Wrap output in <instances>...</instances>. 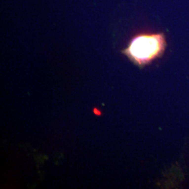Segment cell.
Wrapping results in <instances>:
<instances>
[{"label": "cell", "instance_id": "cell-1", "mask_svg": "<svg viewBox=\"0 0 189 189\" xmlns=\"http://www.w3.org/2000/svg\"><path fill=\"white\" fill-rule=\"evenodd\" d=\"M166 47L167 41L163 32L141 33L130 39L122 53L134 64L142 67L160 57Z\"/></svg>", "mask_w": 189, "mask_h": 189}]
</instances>
